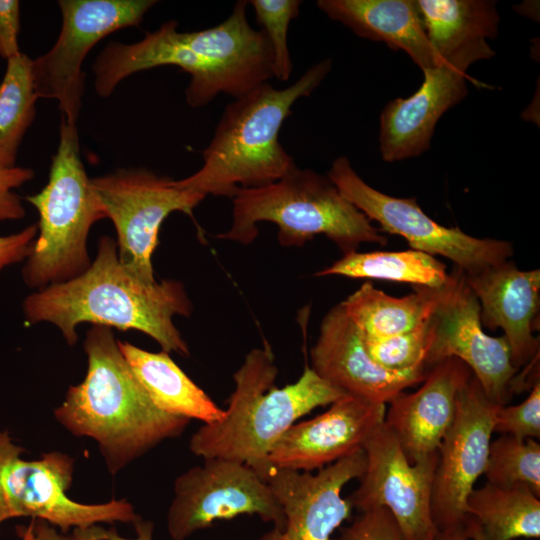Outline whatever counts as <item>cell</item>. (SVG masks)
I'll return each mask as SVG.
<instances>
[{
	"instance_id": "6da1fadb",
	"label": "cell",
	"mask_w": 540,
	"mask_h": 540,
	"mask_svg": "<svg viewBox=\"0 0 540 540\" xmlns=\"http://www.w3.org/2000/svg\"><path fill=\"white\" fill-rule=\"evenodd\" d=\"M247 6L248 1H237L223 22L207 29L180 32L169 20L138 42L111 41L92 65L96 93L109 97L130 75L165 65L190 75L185 98L192 108L206 106L221 93L241 97L268 82L271 48L263 30L250 25Z\"/></svg>"
},
{
	"instance_id": "7a4b0ae2",
	"label": "cell",
	"mask_w": 540,
	"mask_h": 540,
	"mask_svg": "<svg viewBox=\"0 0 540 540\" xmlns=\"http://www.w3.org/2000/svg\"><path fill=\"white\" fill-rule=\"evenodd\" d=\"M192 304L176 280L146 283L121 264L116 240L102 236L96 258L78 277L29 295L23 303L27 324L49 322L69 345L78 341L77 327L92 325L134 329L153 338L167 353L188 356L189 348L173 322L190 316Z\"/></svg>"
},
{
	"instance_id": "3957f363",
	"label": "cell",
	"mask_w": 540,
	"mask_h": 540,
	"mask_svg": "<svg viewBox=\"0 0 540 540\" xmlns=\"http://www.w3.org/2000/svg\"><path fill=\"white\" fill-rule=\"evenodd\" d=\"M83 347L86 376L69 387L54 416L71 434L94 439L109 473L116 475L162 441L180 436L190 420L154 405L110 327L93 325Z\"/></svg>"
},
{
	"instance_id": "277c9868",
	"label": "cell",
	"mask_w": 540,
	"mask_h": 540,
	"mask_svg": "<svg viewBox=\"0 0 540 540\" xmlns=\"http://www.w3.org/2000/svg\"><path fill=\"white\" fill-rule=\"evenodd\" d=\"M324 59L310 67L292 85L276 89L264 82L228 104L214 135L203 150L202 166L175 180L186 190L233 198L241 188L271 184L297 167L279 141L284 121L302 97L309 96L331 70Z\"/></svg>"
},
{
	"instance_id": "5b68a950",
	"label": "cell",
	"mask_w": 540,
	"mask_h": 540,
	"mask_svg": "<svg viewBox=\"0 0 540 540\" xmlns=\"http://www.w3.org/2000/svg\"><path fill=\"white\" fill-rule=\"evenodd\" d=\"M277 375L270 345L252 349L233 375L235 388L224 416L193 433L190 451L203 459L242 462L265 480L273 467L268 457L279 438L302 416L346 394L309 366L282 388L274 385Z\"/></svg>"
},
{
	"instance_id": "8992f818",
	"label": "cell",
	"mask_w": 540,
	"mask_h": 540,
	"mask_svg": "<svg viewBox=\"0 0 540 540\" xmlns=\"http://www.w3.org/2000/svg\"><path fill=\"white\" fill-rule=\"evenodd\" d=\"M259 222L276 224L284 247H301L321 234L343 255L362 243L388 242L326 175L312 169L295 167L271 184L239 189L233 197L232 225L218 238L249 245L258 236Z\"/></svg>"
},
{
	"instance_id": "52a82bcc",
	"label": "cell",
	"mask_w": 540,
	"mask_h": 540,
	"mask_svg": "<svg viewBox=\"0 0 540 540\" xmlns=\"http://www.w3.org/2000/svg\"><path fill=\"white\" fill-rule=\"evenodd\" d=\"M25 200L39 214L38 238L22 270L25 284L40 290L84 273L92 263L89 231L106 217L81 160L77 124L61 116L48 182Z\"/></svg>"
},
{
	"instance_id": "ba28073f",
	"label": "cell",
	"mask_w": 540,
	"mask_h": 540,
	"mask_svg": "<svg viewBox=\"0 0 540 540\" xmlns=\"http://www.w3.org/2000/svg\"><path fill=\"white\" fill-rule=\"evenodd\" d=\"M26 450L0 430V527L9 519L29 517L49 522L63 533L96 524L133 523L140 516L126 499L85 504L72 500L75 460L52 451L39 459L23 458Z\"/></svg>"
},
{
	"instance_id": "9c48e42d",
	"label": "cell",
	"mask_w": 540,
	"mask_h": 540,
	"mask_svg": "<svg viewBox=\"0 0 540 540\" xmlns=\"http://www.w3.org/2000/svg\"><path fill=\"white\" fill-rule=\"evenodd\" d=\"M326 176L370 221L379 224L380 232L403 237L414 250L443 256L466 274L500 264L513 255L510 242L477 238L458 227L442 226L420 208L415 197L397 198L371 187L345 156L334 160Z\"/></svg>"
},
{
	"instance_id": "30bf717a",
	"label": "cell",
	"mask_w": 540,
	"mask_h": 540,
	"mask_svg": "<svg viewBox=\"0 0 540 540\" xmlns=\"http://www.w3.org/2000/svg\"><path fill=\"white\" fill-rule=\"evenodd\" d=\"M91 185L115 227L121 264L139 280L156 282L151 260L162 222L175 211L193 218L205 196L145 168L120 169L92 178Z\"/></svg>"
},
{
	"instance_id": "8fae6325",
	"label": "cell",
	"mask_w": 540,
	"mask_h": 540,
	"mask_svg": "<svg viewBox=\"0 0 540 540\" xmlns=\"http://www.w3.org/2000/svg\"><path fill=\"white\" fill-rule=\"evenodd\" d=\"M155 0H60L62 25L54 45L32 59L38 98L57 101L61 116L77 124L85 92L82 64L109 34L138 26Z\"/></svg>"
},
{
	"instance_id": "7c38bea8",
	"label": "cell",
	"mask_w": 540,
	"mask_h": 540,
	"mask_svg": "<svg viewBox=\"0 0 540 540\" xmlns=\"http://www.w3.org/2000/svg\"><path fill=\"white\" fill-rule=\"evenodd\" d=\"M257 515L281 530L282 507L268 483L248 465L226 458H206L174 482L167 531L172 540H185L216 521Z\"/></svg>"
},
{
	"instance_id": "4fadbf2b",
	"label": "cell",
	"mask_w": 540,
	"mask_h": 540,
	"mask_svg": "<svg viewBox=\"0 0 540 540\" xmlns=\"http://www.w3.org/2000/svg\"><path fill=\"white\" fill-rule=\"evenodd\" d=\"M365 469L360 484L346 498L353 509L390 511L404 540H434L431 495L438 453L411 463L383 424L364 444Z\"/></svg>"
},
{
	"instance_id": "5bb4252c",
	"label": "cell",
	"mask_w": 540,
	"mask_h": 540,
	"mask_svg": "<svg viewBox=\"0 0 540 540\" xmlns=\"http://www.w3.org/2000/svg\"><path fill=\"white\" fill-rule=\"evenodd\" d=\"M447 290L433 313L434 337L426 364L455 357L465 363L487 398L506 405L516 393L519 369L514 367L504 336L492 337L482 329L480 305L468 286L465 272L454 267Z\"/></svg>"
},
{
	"instance_id": "9a60e30c",
	"label": "cell",
	"mask_w": 540,
	"mask_h": 540,
	"mask_svg": "<svg viewBox=\"0 0 540 540\" xmlns=\"http://www.w3.org/2000/svg\"><path fill=\"white\" fill-rule=\"evenodd\" d=\"M498 406L474 376L458 395L454 419L438 448L432 485L431 516L437 530L462 524L469 515L467 499L484 474Z\"/></svg>"
},
{
	"instance_id": "2e32d148",
	"label": "cell",
	"mask_w": 540,
	"mask_h": 540,
	"mask_svg": "<svg viewBox=\"0 0 540 540\" xmlns=\"http://www.w3.org/2000/svg\"><path fill=\"white\" fill-rule=\"evenodd\" d=\"M494 55L487 41L466 45L440 65L424 70V80L411 96L391 100L380 115L383 160L400 161L428 150L439 119L468 93V68Z\"/></svg>"
},
{
	"instance_id": "e0dca14e",
	"label": "cell",
	"mask_w": 540,
	"mask_h": 540,
	"mask_svg": "<svg viewBox=\"0 0 540 540\" xmlns=\"http://www.w3.org/2000/svg\"><path fill=\"white\" fill-rule=\"evenodd\" d=\"M365 463L360 450L316 473L272 467L265 481L282 507L285 522L281 530L272 528L258 540H338L332 535L353 510L342 490L362 476Z\"/></svg>"
},
{
	"instance_id": "ac0fdd59",
	"label": "cell",
	"mask_w": 540,
	"mask_h": 540,
	"mask_svg": "<svg viewBox=\"0 0 540 540\" xmlns=\"http://www.w3.org/2000/svg\"><path fill=\"white\" fill-rule=\"evenodd\" d=\"M386 404L345 394L323 413L294 423L270 451L279 469L312 472L357 451L384 424Z\"/></svg>"
},
{
	"instance_id": "d6986e66",
	"label": "cell",
	"mask_w": 540,
	"mask_h": 540,
	"mask_svg": "<svg viewBox=\"0 0 540 540\" xmlns=\"http://www.w3.org/2000/svg\"><path fill=\"white\" fill-rule=\"evenodd\" d=\"M311 363L322 379L346 394L386 405L398 393L422 383L431 369L421 366L391 371L377 364L340 303L321 322Z\"/></svg>"
},
{
	"instance_id": "ffe728a7",
	"label": "cell",
	"mask_w": 540,
	"mask_h": 540,
	"mask_svg": "<svg viewBox=\"0 0 540 540\" xmlns=\"http://www.w3.org/2000/svg\"><path fill=\"white\" fill-rule=\"evenodd\" d=\"M472 376L465 363L448 357L432 366L419 389L402 391L388 403L384 425L411 463L438 453L454 419L458 395Z\"/></svg>"
},
{
	"instance_id": "44dd1931",
	"label": "cell",
	"mask_w": 540,
	"mask_h": 540,
	"mask_svg": "<svg viewBox=\"0 0 540 540\" xmlns=\"http://www.w3.org/2000/svg\"><path fill=\"white\" fill-rule=\"evenodd\" d=\"M465 277L478 299L482 326L504 331L514 367L520 369L539 356V337L533 332L540 305V270H520L507 260Z\"/></svg>"
},
{
	"instance_id": "7402d4cb",
	"label": "cell",
	"mask_w": 540,
	"mask_h": 540,
	"mask_svg": "<svg viewBox=\"0 0 540 540\" xmlns=\"http://www.w3.org/2000/svg\"><path fill=\"white\" fill-rule=\"evenodd\" d=\"M317 7L356 35L404 51L422 70L440 65L415 0H319Z\"/></svg>"
},
{
	"instance_id": "603a6c76",
	"label": "cell",
	"mask_w": 540,
	"mask_h": 540,
	"mask_svg": "<svg viewBox=\"0 0 540 540\" xmlns=\"http://www.w3.org/2000/svg\"><path fill=\"white\" fill-rule=\"evenodd\" d=\"M120 351L154 405L161 411L210 424L224 416L211 397L171 359L169 353L143 350L118 341Z\"/></svg>"
},
{
	"instance_id": "cb8c5ba5",
	"label": "cell",
	"mask_w": 540,
	"mask_h": 540,
	"mask_svg": "<svg viewBox=\"0 0 540 540\" xmlns=\"http://www.w3.org/2000/svg\"><path fill=\"white\" fill-rule=\"evenodd\" d=\"M448 282L439 288L413 286L414 291L403 297L390 296L365 282L340 304L362 335L389 337L428 320L444 297Z\"/></svg>"
},
{
	"instance_id": "d4e9b609",
	"label": "cell",
	"mask_w": 540,
	"mask_h": 540,
	"mask_svg": "<svg viewBox=\"0 0 540 540\" xmlns=\"http://www.w3.org/2000/svg\"><path fill=\"white\" fill-rule=\"evenodd\" d=\"M435 52L442 58L477 41L495 39L500 17L491 0H415Z\"/></svg>"
},
{
	"instance_id": "484cf974",
	"label": "cell",
	"mask_w": 540,
	"mask_h": 540,
	"mask_svg": "<svg viewBox=\"0 0 540 540\" xmlns=\"http://www.w3.org/2000/svg\"><path fill=\"white\" fill-rule=\"evenodd\" d=\"M539 498L526 487H499L486 482L471 491L467 506L484 540L538 539Z\"/></svg>"
},
{
	"instance_id": "4316f807",
	"label": "cell",
	"mask_w": 540,
	"mask_h": 540,
	"mask_svg": "<svg viewBox=\"0 0 540 540\" xmlns=\"http://www.w3.org/2000/svg\"><path fill=\"white\" fill-rule=\"evenodd\" d=\"M344 276L409 283L439 288L449 280L444 263L418 250L351 252L315 276Z\"/></svg>"
},
{
	"instance_id": "83f0119b",
	"label": "cell",
	"mask_w": 540,
	"mask_h": 540,
	"mask_svg": "<svg viewBox=\"0 0 540 540\" xmlns=\"http://www.w3.org/2000/svg\"><path fill=\"white\" fill-rule=\"evenodd\" d=\"M32 59L24 53L8 59L0 82V162L15 166L22 140L36 115Z\"/></svg>"
},
{
	"instance_id": "f1b7e54d",
	"label": "cell",
	"mask_w": 540,
	"mask_h": 540,
	"mask_svg": "<svg viewBox=\"0 0 540 540\" xmlns=\"http://www.w3.org/2000/svg\"><path fill=\"white\" fill-rule=\"evenodd\" d=\"M484 475L499 487H526L540 497V444L502 434L491 441Z\"/></svg>"
},
{
	"instance_id": "f546056e",
	"label": "cell",
	"mask_w": 540,
	"mask_h": 540,
	"mask_svg": "<svg viewBox=\"0 0 540 540\" xmlns=\"http://www.w3.org/2000/svg\"><path fill=\"white\" fill-rule=\"evenodd\" d=\"M432 316L402 334L376 338L361 333L368 354L377 364L391 371H405L421 366L429 368L426 360L434 337Z\"/></svg>"
},
{
	"instance_id": "4dcf8cb0",
	"label": "cell",
	"mask_w": 540,
	"mask_h": 540,
	"mask_svg": "<svg viewBox=\"0 0 540 540\" xmlns=\"http://www.w3.org/2000/svg\"><path fill=\"white\" fill-rule=\"evenodd\" d=\"M300 0H251L256 22L266 35L272 52V74L280 81H288L292 61L288 48V28L299 14Z\"/></svg>"
},
{
	"instance_id": "1f68e13d",
	"label": "cell",
	"mask_w": 540,
	"mask_h": 540,
	"mask_svg": "<svg viewBox=\"0 0 540 540\" xmlns=\"http://www.w3.org/2000/svg\"><path fill=\"white\" fill-rule=\"evenodd\" d=\"M494 432L518 439L540 438V380L532 386L529 396L522 403L498 406Z\"/></svg>"
},
{
	"instance_id": "d6a6232c",
	"label": "cell",
	"mask_w": 540,
	"mask_h": 540,
	"mask_svg": "<svg viewBox=\"0 0 540 540\" xmlns=\"http://www.w3.org/2000/svg\"><path fill=\"white\" fill-rule=\"evenodd\" d=\"M338 540H404L389 510L377 507L359 514L341 529Z\"/></svg>"
},
{
	"instance_id": "836d02e7",
	"label": "cell",
	"mask_w": 540,
	"mask_h": 540,
	"mask_svg": "<svg viewBox=\"0 0 540 540\" xmlns=\"http://www.w3.org/2000/svg\"><path fill=\"white\" fill-rule=\"evenodd\" d=\"M34 171L20 166H6L0 162V221L17 220L25 216L20 197L14 192L30 181Z\"/></svg>"
},
{
	"instance_id": "e575fe53",
	"label": "cell",
	"mask_w": 540,
	"mask_h": 540,
	"mask_svg": "<svg viewBox=\"0 0 540 540\" xmlns=\"http://www.w3.org/2000/svg\"><path fill=\"white\" fill-rule=\"evenodd\" d=\"M20 2L0 0V57L8 60L19 53Z\"/></svg>"
},
{
	"instance_id": "d590c367",
	"label": "cell",
	"mask_w": 540,
	"mask_h": 540,
	"mask_svg": "<svg viewBox=\"0 0 540 540\" xmlns=\"http://www.w3.org/2000/svg\"><path fill=\"white\" fill-rule=\"evenodd\" d=\"M37 233V224H32L20 232L0 236V272L5 267L21 262L29 256Z\"/></svg>"
},
{
	"instance_id": "8d00e7d4",
	"label": "cell",
	"mask_w": 540,
	"mask_h": 540,
	"mask_svg": "<svg viewBox=\"0 0 540 540\" xmlns=\"http://www.w3.org/2000/svg\"><path fill=\"white\" fill-rule=\"evenodd\" d=\"M136 532L135 538H125L114 526L103 527L96 524L85 529H73L72 532L81 540H153L154 524L141 517L132 523Z\"/></svg>"
},
{
	"instance_id": "74e56055",
	"label": "cell",
	"mask_w": 540,
	"mask_h": 540,
	"mask_svg": "<svg viewBox=\"0 0 540 540\" xmlns=\"http://www.w3.org/2000/svg\"><path fill=\"white\" fill-rule=\"evenodd\" d=\"M29 540H81L73 532L63 533L49 522L31 519L27 526L20 525Z\"/></svg>"
},
{
	"instance_id": "f35d334b",
	"label": "cell",
	"mask_w": 540,
	"mask_h": 540,
	"mask_svg": "<svg viewBox=\"0 0 540 540\" xmlns=\"http://www.w3.org/2000/svg\"><path fill=\"white\" fill-rule=\"evenodd\" d=\"M434 540H484L476 519L468 515L462 524L438 530Z\"/></svg>"
},
{
	"instance_id": "ab89813d",
	"label": "cell",
	"mask_w": 540,
	"mask_h": 540,
	"mask_svg": "<svg viewBox=\"0 0 540 540\" xmlns=\"http://www.w3.org/2000/svg\"><path fill=\"white\" fill-rule=\"evenodd\" d=\"M16 530H17L18 536L20 537V540H29L27 534L21 528V526L18 525Z\"/></svg>"
},
{
	"instance_id": "60d3db41",
	"label": "cell",
	"mask_w": 540,
	"mask_h": 540,
	"mask_svg": "<svg viewBox=\"0 0 540 540\" xmlns=\"http://www.w3.org/2000/svg\"><path fill=\"white\" fill-rule=\"evenodd\" d=\"M513 540H524V539H513Z\"/></svg>"
}]
</instances>
